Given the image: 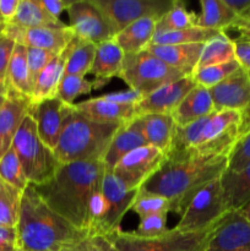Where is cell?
<instances>
[{
	"mask_svg": "<svg viewBox=\"0 0 250 251\" xmlns=\"http://www.w3.org/2000/svg\"><path fill=\"white\" fill-rule=\"evenodd\" d=\"M102 161L60 164L50 180L33 185L47 206L74 227L92 232L103 210Z\"/></svg>",
	"mask_w": 250,
	"mask_h": 251,
	"instance_id": "6da1fadb",
	"label": "cell"
},
{
	"mask_svg": "<svg viewBox=\"0 0 250 251\" xmlns=\"http://www.w3.org/2000/svg\"><path fill=\"white\" fill-rule=\"evenodd\" d=\"M228 157H166L158 171L139 191L167 199L171 212L180 216L194 194L221 178Z\"/></svg>",
	"mask_w": 250,
	"mask_h": 251,
	"instance_id": "7a4b0ae2",
	"label": "cell"
},
{
	"mask_svg": "<svg viewBox=\"0 0 250 251\" xmlns=\"http://www.w3.org/2000/svg\"><path fill=\"white\" fill-rule=\"evenodd\" d=\"M16 228L20 251H63L88 233L47 206L32 184L22 193Z\"/></svg>",
	"mask_w": 250,
	"mask_h": 251,
	"instance_id": "3957f363",
	"label": "cell"
},
{
	"mask_svg": "<svg viewBox=\"0 0 250 251\" xmlns=\"http://www.w3.org/2000/svg\"><path fill=\"white\" fill-rule=\"evenodd\" d=\"M242 112H213L186 126H175L166 157H228L242 136Z\"/></svg>",
	"mask_w": 250,
	"mask_h": 251,
	"instance_id": "277c9868",
	"label": "cell"
},
{
	"mask_svg": "<svg viewBox=\"0 0 250 251\" xmlns=\"http://www.w3.org/2000/svg\"><path fill=\"white\" fill-rule=\"evenodd\" d=\"M124 125V124H123ZM122 124L98 123L69 105L54 153L59 163L102 161Z\"/></svg>",
	"mask_w": 250,
	"mask_h": 251,
	"instance_id": "5b68a950",
	"label": "cell"
},
{
	"mask_svg": "<svg viewBox=\"0 0 250 251\" xmlns=\"http://www.w3.org/2000/svg\"><path fill=\"white\" fill-rule=\"evenodd\" d=\"M12 149L19 157L27 180L32 185H41L50 180L60 166L53 150L39 139L36 123L29 114L22 122L12 142Z\"/></svg>",
	"mask_w": 250,
	"mask_h": 251,
	"instance_id": "8992f818",
	"label": "cell"
},
{
	"mask_svg": "<svg viewBox=\"0 0 250 251\" xmlns=\"http://www.w3.org/2000/svg\"><path fill=\"white\" fill-rule=\"evenodd\" d=\"M184 76L188 75L171 68L145 49L136 54H125L119 77L130 90L137 91L146 97L162 86L175 82Z\"/></svg>",
	"mask_w": 250,
	"mask_h": 251,
	"instance_id": "52a82bcc",
	"label": "cell"
},
{
	"mask_svg": "<svg viewBox=\"0 0 250 251\" xmlns=\"http://www.w3.org/2000/svg\"><path fill=\"white\" fill-rule=\"evenodd\" d=\"M215 228L216 226L210 229L191 233L179 232L172 228L156 238H140L131 234V232L119 229L105 237L118 251H203Z\"/></svg>",
	"mask_w": 250,
	"mask_h": 251,
	"instance_id": "ba28073f",
	"label": "cell"
},
{
	"mask_svg": "<svg viewBox=\"0 0 250 251\" xmlns=\"http://www.w3.org/2000/svg\"><path fill=\"white\" fill-rule=\"evenodd\" d=\"M228 212L229 210L223 198L221 178H218L194 194L174 228L184 233L210 229L217 226Z\"/></svg>",
	"mask_w": 250,
	"mask_h": 251,
	"instance_id": "9c48e42d",
	"label": "cell"
},
{
	"mask_svg": "<svg viewBox=\"0 0 250 251\" xmlns=\"http://www.w3.org/2000/svg\"><path fill=\"white\" fill-rule=\"evenodd\" d=\"M139 190H127L122 181L105 169L102 179V216L93 232L102 235H110L120 229V223L134 203Z\"/></svg>",
	"mask_w": 250,
	"mask_h": 251,
	"instance_id": "30bf717a",
	"label": "cell"
},
{
	"mask_svg": "<svg viewBox=\"0 0 250 251\" xmlns=\"http://www.w3.org/2000/svg\"><path fill=\"white\" fill-rule=\"evenodd\" d=\"M69 27L75 36L95 44L110 41L117 31L93 0H71L66 9Z\"/></svg>",
	"mask_w": 250,
	"mask_h": 251,
	"instance_id": "8fae6325",
	"label": "cell"
},
{
	"mask_svg": "<svg viewBox=\"0 0 250 251\" xmlns=\"http://www.w3.org/2000/svg\"><path fill=\"white\" fill-rule=\"evenodd\" d=\"M104 12L117 33L142 19L158 21L172 7L174 0H93Z\"/></svg>",
	"mask_w": 250,
	"mask_h": 251,
	"instance_id": "7c38bea8",
	"label": "cell"
},
{
	"mask_svg": "<svg viewBox=\"0 0 250 251\" xmlns=\"http://www.w3.org/2000/svg\"><path fill=\"white\" fill-rule=\"evenodd\" d=\"M164 159L166 154L163 152L147 145L126 154L112 172L127 190H140V188L158 171Z\"/></svg>",
	"mask_w": 250,
	"mask_h": 251,
	"instance_id": "4fadbf2b",
	"label": "cell"
},
{
	"mask_svg": "<svg viewBox=\"0 0 250 251\" xmlns=\"http://www.w3.org/2000/svg\"><path fill=\"white\" fill-rule=\"evenodd\" d=\"M4 36L16 44L29 48L43 49L59 54L75 38V33L68 26L64 27H34L25 28L14 24H6Z\"/></svg>",
	"mask_w": 250,
	"mask_h": 251,
	"instance_id": "5bb4252c",
	"label": "cell"
},
{
	"mask_svg": "<svg viewBox=\"0 0 250 251\" xmlns=\"http://www.w3.org/2000/svg\"><path fill=\"white\" fill-rule=\"evenodd\" d=\"M250 249V221L240 211H229L216 226L203 251Z\"/></svg>",
	"mask_w": 250,
	"mask_h": 251,
	"instance_id": "9a60e30c",
	"label": "cell"
},
{
	"mask_svg": "<svg viewBox=\"0 0 250 251\" xmlns=\"http://www.w3.org/2000/svg\"><path fill=\"white\" fill-rule=\"evenodd\" d=\"M196 86L191 75L184 76L175 82L162 86L144 97L135 105L136 117L145 114H172L186 95Z\"/></svg>",
	"mask_w": 250,
	"mask_h": 251,
	"instance_id": "2e32d148",
	"label": "cell"
},
{
	"mask_svg": "<svg viewBox=\"0 0 250 251\" xmlns=\"http://www.w3.org/2000/svg\"><path fill=\"white\" fill-rule=\"evenodd\" d=\"M215 112L244 110L250 105V78L242 68L210 88Z\"/></svg>",
	"mask_w": 250,
	"mask_h": 251,
	"instance_id": "e0dca14e",
	"label": "cell"
},
{
	"mask_svg": "<svg viewBox=\"0 0 250 251\" xmlns=\"http://www.w3.org/2000/svg\"><path fill=\"white\" fill-rule=\"evenodd\" d=\"M68 107L56 97L29 105L28 114L36 123L39 139L53 151L58 145Z\"/></svg>",
	"mask_w": 250,
	"mask_h": 251,
	"instance_id": "ac0fdd59",
	"label": "cell"
},
{
	"mask_svg": "<svg viewBox=\"0 0 250 251\" xmlns=\"http://www.w3.org/2000/svg\"><path fill=\"white\" fill-rule=\"evenodd\" d=\"M31 100L16 95H7L0 108V158L12 147L15 136L28 114Z\"/></svg>",
	"mask_w": 250,
	"mask_h": 251,
	"instance_id": "d6986e66",
	"label": "cell"
},
{
	"mask_svg": "<svg viewBox=\"0 0 250 251\" xmlns=\"http://www.w3.org/2000/svg\"><path fill=\"white\" fill-rule=\"evenodd\" d=\"M76 42V36L73 41L69 43V46L64 49L61 53L54 56L48 65L41 71L38 77L36 78L33 85V93H32L31 104L33 103L42 102V100H51L56 97L59 83L63 78L65 73V65L68 61L69 55L74 48V44Z\"/></svg>",
	"mask_w": 250,
	"mask_h": 251,
	"instance_id": "ffe728a7",
	"label": "cell"
},
{
	"mask_svg": "<svg viewBox=\"0 0 250 251\" xmlns=\"http://www.w3.org/2000/svg\"><path fill=\"white\" fill-rule=\"evenodd\" d=\"M77 112L98 123L126 124L136 118L134 105H123L113 103L102 97L90 98L74 104Z\"/></svg>",
	"mask_w": 250,
	"mask_h": 251,
	"instance_id": "44dd1931",
	"label": "cell"
},
{
	"mask_svg": "<svg viewBox=\"0 0 250 251\" xmlns=\"http://www.w3.org/2000/svg\"><path fill=\"white\" fill-rule=\"evenodd\" d=\"M202 48V43L173 44V46L150 44L147 50L171 68L176 69L185 75H191L198 66Z\"/></svg>",
	"mask_w": 250,
	"mask_h": 251,
	"instance_id": "7402d4cb",
	"label": "cell"
},
{
	"mask_svg": "<svg viewBox=\"0 0 250 251\" xmlns=\"http://www.w3.org/2000/svg\"><path fill=\"white\" fill-rule=\"evenodd\" d=\"M144 146H147V142L142 135L137 119L135 118L131 122L122 125L113 137L109 149L103 158L105 169L113 171L120 159L124 158L134 150Z\"/></svg>",
	"mask_w": 250,
	"mask_h": 251,
	"instance_id": "603a6c76",
	"label": "cell"
},
{
	"mask_svg": "<svg viewBox=\"0 0 250 251\" xmlns=\"http://www.w3.org/2000/svg\"><path fill=\"white\" fill-rule=\"evenodd\" d=\"M136 119L147 145L168 153L176 126L172 114H145Z\"/></svg>",
	"mask_w": 250,
	"mask_h": 251,
	"instance_id": "cb8c5ba5",
	"label": "cell"
},
{
	"mask_svg": "<svg viewBox=\"0 0 250 251\" xmlns=\"http://www.w3.org/2000/svg\"><path fill=\"white\" fill-rule=\"evenodd\" d=\"M213 112L215 107L210 91L202 86L196 85L173 110L172 117L176 126H186L201 118L212 114Z\"/></svg>",
	"mask_w": 250,
	"mask_h": 251,
	"instance_id": "d4e9b609",
	"label": "cell"
},
{
	"mask_svg": "<svg viewBox=\"0 0 250 251\" xmlns=\"http://www.w3.org/2000/svg\"><path fill=\"white\" fill-rule=\"evenodd\" d=\"M5 85L9 90V95H16L31 100L33 93V81L27 64L26 47L21 44H16L12 51L7 66Z\"/></svg>",
	"mask_w": 250,
	"mask_h": 251,
	"instance_id": "484cf974",
	"label": "cell"
},
{
	"mask_svg": "<svg viewBox=\"0 0 250 251\" xmlns=\"http://www.w3.org/2000/svg\"><path fill=\"white\" fill-rule=\"evenodd\" d=\"M157 21L153 19H142L118 32L114 41L124 54H136L147 49L153 39Z\"/></svg>",
	"mask_w": 250,
	"mask_h": 251,
	"instance_id": "4316f807",
	"label": "cell"
},
{
	"mask_svg": "<svg viewBox=\"0 0 250 251\" xmlns=\"http://www.w3.org/2000/svg\"><path fill=\"white\" fill-rule=\"evenodd\" d=\"M221 185L228 210H242L250 202V166L237 173L225 172L221 176Z\"/></svg>",
	"mask_w": 250,
	"mask_h": 251,
	"instance_id": "83f0119b",
	"label": "cell"
},
{
	"mask_svg": "<svg viewBox=\"0 0 250 251\" xmlns=\"http://www.w3.org/2000/svg\"><path fill=\"white\" fill-rule=\"evenodd\" d=\"M124 51L118 46L114 38L97 44L91 74H93L97 80L108 81L115 76L119 77L124 63Z\"/></svg>",
	"mask_w": 250,
	"mask_h": 251,
	"instance_id": "f1b7e54d",
	"label": "cell"
},
{
	"mask_svg": "<svg viewBox=\"0 0 250 251\" xmlns=\"http://www.w3.org/2000/svg\"><path fill=\"white\" fill-rule=\"evenodd\" d=\"M200 14L195 17V26L200 28L225 32L238 20L223 0H200Z\"/></svg>",
	"mask_w": 250,
	"mask_h": 251,
	"instance_id": "f546056e",
	"label": "cell"
},
{
	"mask_svg": "<svg viewBox=\"0 0 250 251\" xmlns=\"http://www.w3.org/2000/svg\"><path fill=\"white\" fill-rule=\"evenodd\" d=\"M10 24L25 27V28L68 26L61 20L51 17L42 6L41 0H20L16 15Z\"/></svg>",
	"mask_w": 250,
	"mask_h": 251,
	"instance_id": "4dcf8cb0",
	"label": "cell"
},
{
	"mask_svg": "<svg viewBox=\"0 0 250 251\" xmlns=\"http://www.w3.org/2000/svg\"><path fill=\"white\" fill-rule=\"evenodd\" d=\"M232 60H235L234 42L227 36L225 32H220L203 44L196 69L218 65Z\"/></svg>",
	"mask_w": 250,
	"mask_h": 251,
	"instance_id": "1f68e13d",
	"label": "cell"
},
{
	"mask_svg": "<svg viewBox=\"0 0 250 251\" xmlns=\"http://www.w3.org/2000/svg\"><path fill=\"white\" fill-rule=\"evenodd\" d=\"M96 50H97V44L76 37L74 48L66 61L64 75H76L85 77L92 70Z\"/></svg>",
	"mask_w": 250,
	"mask_h": 251,
	"instance_id": "d6a6232c",
	"label": "cell"
},
{
	"mask_svg": "<svg viewBox=\"0 0 250 251\" xmlns=\"http://www.w3.org/2000/svg\"><path fill=\"white\" fill-rule=\"evenodd\" d=\"M107 81L97 80L90 81L83 76L64 75L59 83L56 98L60 100L64 104L74 105L76 98L82 95H88L92 90H98L102 87Z\"/></svg>",
	"mask_w": 250,
	"mask_h": 251,
	"instance_id": "836d02e7",
	"label": "cell"
},
{
	"mask_svg": "<svg viewBox=\"0 0 250 251\" xmlns=\"http://www.w3.org/2000/svg\"><path fill=\"white\" fill-rule=\"evenodd\" d=\"M220 33V31L205 29L200 27H190L181 31L167 32V33H157L153 36L151 44L157 46H173V44H193L202 43L210 41L212 37Z\"/></svg>",
	"mask_w": 250,
	"mask_h": 251,
	"instance_id": "e575fe53",
	"label": "cell"
},
{
	"mask_svg": "<svg viewBox=\"0 0 250 251\" xmlns=\"http://www.w3.org/2000/svg\"><path fill=\"white\" fill-rule=\"evenodd\" d=\"M22 193L0 180V227H16Z\"/></svg>",
	"mask_w": 250,
	"mask_h": 251,
	"instance_id": "d590c367",
	"label": "cell"
},
{
	"mask_svg": "<svg viewBox=\"0 0 250 251\" xmlns=\"http://www.w3.org/2000/svg\"><path fill=\"white\" fill-rule=\"evenodd\" d=\"M195 12L189 11L181 1H175L174 6L157 21L154 34L190 28L195 26Z\"/></svg>",
	"mask_w": 250,
	"mask_h": 251,
	"instance_id": "8d00e7d4",
	"label": "cell"
},
{
	"mask_svg": "<svg viewBox=\"0 0 250 251\" xmlns=\"http://www.w3.org/2000/svg\"><path fill=\"white\" fill-rule=\"evenodd\" d=\"M0 180L14 186L21 193L29 185L19 157L12 147L0 158Z\"/></svg>",
	"mask_w": 250,
	"mask_h": 251,
	"instance_id": "74e56055",
	"label": "cell"
},
{
	"mask_svg": "<svg viewBox=\"0 0 250 251\" xmlns=\"http://www.w3.org/2000/svg\"><path fill=\"white\" fill-rule=\"evenodd\" d=\"M239 68V63H238L237 59H235V60L228 61V63L206 66V68L202 69H196V70L191 74V77L194 78L196 85L202 86V87L210 90L213 86L218 85V83L222 82L223 80H225L228 76H230L233 73H235Z\"/></svg>",
	"mask_w": 250,
	"mask_h": 251,
	"instance_id": "f35d334b",
	"label": "cell"
},
{
	"mask_svg": "<svg viewBox=\"0 0 250 251\" xmlns=\"http://www.w3.org/2000/svg\"><path fill=\"white\" fill-rule=\"evenodd\" d=\"M131 211H134L141 220L152 215L171 212V205L169 201L162 196L139 191L131 206Z\"/></svg>",
	"mask_w": 250,
	"mask_h": 251,
	"instance_id": "ab89813d",
	"label": "cell"
},
{
	"mask_svg": "<svg viewBox=\"0 0 250 251\" xmlns=\"http://www.w3.org/2000/svg\"><path fill=\"white\" fill-rule=\"evenodd\" d=\"M248 166H250V130L238 140L230 151L225 172L237 173Z\"/></svg>",
	"mask_w": 250,
	"mask_h": 251,
	"instance_id": "60d3db41",
	"label": "cell"
},
{
	"mask_svg": "<svg viewBox=\"0 0 250 251\" xmlns=\"http://www.w3.org/2000/svg\"><path fill=\"white\" fill-rule=\"evenodd\" d=\"M167 215L168 213H158V215L141 218L137 228L132 230L131 234L140 238L161 237L169 230V228L167 227Z\"/></svg>",
	"mask_w": 250,
	"mask_h": 251,
	"instance_id": "b9f144b4",
	"label": "cell"
},
{
	"mask_svg": "<svg viewBox=\"0 0 250 251\" xmlns=\"http://www.w3.org/2000/svg\"><path fill=\"white\" fill-rule=\"evenodd\" d=\"M63 251H118L108 237L88 232L82 239L69 245Z\"/></svg>",
	"mask_w": 250,
	"mask_h": 251,
	"instance_id": "7bdbcfd3",
	"label": "cell"
},
{
	"mask_svg": "<svg viewBox=\"0 0 250 251\" xmlns=\"http://www.w3.org/2000/svg\"><path fill=\"white\" fill-rule=\"evenodd\" d=\"M26 54H27V64H28L29 74H31L32 81H34L38 77L41 71L48 65L49 61L58 54H54L51 51L43 50V49H37V48H29L26 47Z\"/></svg>",
	"mask_w": 250,
	"mask_h": 251,
	"instance_id": "ee69618b",
	"label": "cell"
},
{
	"mask_svg": "<svg viewBox=\"0 0 250 251\" xmlns=\"http://www.w3.org/2000/svg\"><path fill=\"white\" fill-rule=\"evenodd\" d=\"M233 42L235 48V59L250 78V39L237 37L233 39Z\"/></svg>",
	"mask_w": 250,
	"mask_h": 251,
	"instance_id": "f6af8a7d",
	"label": "cell"
},
{
	"mask_svg": "<svg viewBox=\"0 0 250 251\" xmlns=\"http://www.w3.org/2000/svg\"><path fill=\"white\" fill-rule=\"evenodd\" d=\"M15 46H16V43L12 39L7 38L5 36L0 37V82L5 83L7 66H9Z\"/></svg>",
	"mask_w": 250,
	"mask_h": 251,
	"instance_id": "bcb514c9",
	"label": "cell"
},
{
	"mask_svg": "<svg viewBox=\"0 0 250 251\" xmlns=\"http://www.w3.org/2000/svg\"><path fill=\"white\" fill-rule=\"evenodd\" d=\"M104 100H110L113 103H118V104L123 105H136L137 103L141 102V100L144 98V96L141 93H139L137 91L134 90H127V91H122V92H112L107 93L104 96H100Z\"/></svg>",
	"mask_w": 250,
	"mask_h": 251,
	"instance_id": "7dc6e473",
	"label": "cell"
},
{
	"mask_svg": "<svg viewBox=\"0 0 250 251\" xmlns=\"http://www.w3.org/2000/svg\"><path fill=\"white\" fill-rule=\"evenodd\" d=\"M0 251H20L16 227H0Z\"/></svg>",
	"mask_w": 250,
	"mask_h": 251,
	"instance_id": "c3c4849f",
	"label": "cell"
},
{
	"mask_svg": "<svg viewBox=\"0 0 250 251\" xmlns=\"http://www.w3.org/2000/svg\"><path fill=\"white\" fill-rule=\"evenodd\" d=\"M71 0H41L42 6L44 7L47 12L54 19L60 20V15L63 14L64 10L68 9Z\"/></svg>",
	"mask_w": 250,
	"mask_h": 251,
	"instance_id": "681fc988",
	"label": "cell"
},
{
	"mask_svg": "<svg viewBox=\"0 0 250 251\" xmlns=\"http://www.w3.org/2000/svg\"><path fill=\"white\" fill-rule=\"evenodd\" d=\"M20 0H0V15L5 24H10L15 17Z\"/></svg>",
	"mask_w": 250,
	"mask_h": 251,
	"instance_id": "f907efd6",
	"label": "cell"
},
{
	"mask_svg": "<svg viewBox=\"0 0 250 251\" xmlns=\"http://www.w3.org/2000/svg\"><path fill=\"white\" fill-rule=\"evenodd\" d=\"M223 1L238 17H245L250 11V0H223Z\"/></svg>",
	"mask_w": 250,
	"mask_h": 251,
	"instance_id": "816d5d0a",
	"label": "cell"
},
{
	"mask_svg": "<svg viewBox=\"0 0 250 251\" xmlns=\"http://www.w3.org/2000/svg\"><path fill=\"white\" fill-rule=\"evenodd\" d=\"M229 29H234L239 33L242 38L250 39V19H244V17H238L237 21L233 24Z\"/></svg>",
	"mask_w": 250,
	"mask_h": 251,
	"instance_id": "f5cc1de1",
	"label": "cell"
},
{
	"mask_svg": "<svg viewBox=\"0 0 250 251\" xmlns=\"http://www.w3.org/2000/svg\"><path fill=\"white\" fill-rule=\"evenodd\" d=\"M239 211L243 213V215L245 216V217L248 218V220L250 221V202L248 203V205L245 206V207H243L242 210H239Z\"/></svg>",
	"mask_w": 250,
	"mask_h": 251,
	"instance_id": "db71d44e",
	"label": "cell"
},
{
	"mask_svg": "<svg viewBox=\"0 0 250 251\" xmlns=\"http://www.w3.org/2000/svg\"><path fill=\"white\" fill-rule=\"evenodd\" d=\"M9 95V90H7L6 85L4 82H0V96H6Z\"/></svg>",
	"mask_w": 250,
	"mask_h": 251,
	"instance_id": "11a10c76",
	"label": "cell"
},
{
	"mask_svg": "<svg viewBox=\"0 0 250 251\" xmlns=\"http://www.w3.org/2000/svg\"><path fill=\"white\" fill-rule=\"evenodd\" d=\"M6 100H7L6 96H0V108H1L2 105H4V103L6 102Z\"/></svg>",
	"mask_w": 250,
	"mask_h": 251,
	"instance_id": "9f6ffc18",
	"label": "cell"
},
{
	"mask_svg": "<svg viewBox=\"0 0 250 251\" xmlns=\"http://www.w3.org/2000/svg\"><path fill=\"white\" fill-rule=\"evenodd\" d=\"M5 26H6V25H5V24H0V37H1V36H4Z\"/></svg>",
	"mask_w": 250,
	"mask_h": 251,
	"instance_id": "6f0895ef",
	"label": "cell"
},
{
	"mask_svg": "<svg viewBox=\"0 0 250 251\" xmlns=\"http://www.w3.org/2000/svg\"><path fill=\"white\" fill-rule=\"evenodd\" d=\"M0 24H5L4 20H2V17H1V15H0ZM5 25H6V24H5Z\"/></svg>",
	"mask_w": 250,
	"mask_h": 251,
	"instance_id": "680465c9",
	"label": "cell"
},
{
	"mask_svg": "<svg viewBox=\"0 0 250 251\" xmlns=\"http://www.w3.org/2000/svg\"><path fill=\"white\" fill-rule=\"evenodd\" d=\"M244 19H250V11H249V12H248V15H247V16H245V17H244Z\"/></svg>",
	"mask_w": 250,
	"mask_h": 251,
	"instance_id": "91938a15",
	"label": "cell"
},
{
	"mask_svg": "<svg viewBox=\"0 0 250 251\" xmlns=\"http://www.w3.org/2000/svg\"><path fill=\"white\" fill-rule=\"evenodd\" d=\"M239 251H250V249H248V250H239Z\"/></svg>",
	"mask_w": 250,
	"mask_h": 251,
	"instance_id": "94428289",
	"label": "cell"
}]
</instances>
